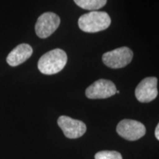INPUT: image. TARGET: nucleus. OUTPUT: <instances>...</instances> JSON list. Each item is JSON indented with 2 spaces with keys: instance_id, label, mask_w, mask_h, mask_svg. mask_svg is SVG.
<instances>
[{
  "instance_id": "obj_11",
  "label": "nucleus",
  "mask_w": 159,
  "mask_h": 159,
  "mask_svg": "<svg viewBox=\"0 0 159 159\" xmlns=\"http://www.w3.org/2000/svg\"><path fill=\"white\" fill-rule=\"evenodd\" d=\"M95 159H122V155L116 151H100L97 152L94 156Z\"/></svg>"
},
{
  "instance_id": "obj_6",
  "label": "nucleus",
  "mask_w": 159,
  "mask_h": 159,
  "mask_svg": "<svg viewBox=\"0 0 159 159\" xmlns=\"http://www.w3.org/2000/svg\"><path fill=\"white\" fill-rule=\"evenodd\" d=\"M116 92V87L112 81L99 79L86 89L85 96L91 99H106L114 96Z\"/></svg>"
},
{
  "instance_id": "obj_4",
  "label": "nucleus",
  "mask_w": 159,
  "mask_h": 159,
  "mask_svg": "<svg viewBox=\"0 0 159 159\" xmlns=\"http://www.w3.org/2000/svg\"><path fill=\"white\" fill-rule=\"evenodd\" d=\"M116 132L123 139L136 141L146 134V128L142 122L133 119H123L116 127Z\"/></svg>"
},
{
  "instance_id": "obj_1",
  "label": "nucleus",
  "mask_w": 159,
  "mask_h": 159,
  "mask_svg": "<svg viewBox=\"0 0 159 159\" xmlns=\"http://www.w3.org/2000/svg\"><path fill=\"white\" fill-rule=\"evenodd\" d=\"M67 63V55L61 49H55L43 55L38 62L39 70L43 75L57 74L64 68Z\"/></svg>"
},
{
  "instance_id": "obj_5",
  "label": "nucleus",
  "mask_w": 159,
  "mask_h": 159,
  "mask_svg": "<svg viewBox=\"0 0 159 159\" xmlns=\"http://www.w3.org/2000/svg\"><path fill=\"white\" fill-rule=\"evenodd\" d=\"M61 24V19L52 12L43 13L37 19L35 26V33L40 39H47L54 33Z\"/></svg>"
},
{
  "instance_id": "obj_7",
  "label": "nucleus",
  "mask_w": 159,
  "mask_h": 159,
  "mask_svg": "<svg viewBox=\"0 0 159 159\" xmlns=\"http://www.w3.org/2000/svg\"><path fill=\"white\" fill-rule=\"evenodd\" d=\"M158 79L155 77H149L143 79L135 90L136 99L140 102H150L158 96Z\"/></svg>"
},
{
  "instance_id": "obj_3",
  "label": "nucleus",
  "mask_w": 159,
  "mask_h": 159,
  "mask_svg": "<svg viewBox=\"0 0 159 159\" xmlns=\"http://www.w3.org/2000/svg\"><path fill=\"white\" fill-rule=\"evenodd\" d=\"M134 52L130 48L122 47L105 52L102 55L104 64L111 69H121L131 62Z\"/></svg>"
},
{
  "instance_id": "obj_2",
  "label": "nucleus",
  "mask_w": 159,
  "mask_h": 159,
  "mask_svg": "<svg viewBox=\"0 0 159 159\" xmlns=\"http://www.w3.org/2000/svg\"><path fill=\"white\" fill-rule=\"evenodd\" d=\"M111 23L110 16L104 11H91L82 15L78 19L80 29L89 33L105 30L109 27Z\"/></svg>"
},
{
  "instance_id": "obj_8",
  "label": "nucleus",
  "mask_w": 159,
  "mask_h": 159,
  "mask_svg": "<svg viewBox=\"0 0 159 159\" xmlns=\"http://www.w3.org/2000/svg\"><path fill=\"white\" fill-rule=\"evenodd\" d=\"M57 125L68 139L80 138L86 131V125L84 122L67 116H60L57 119Z\"/></svg>"
},
{
  "instance_id": "obj_9",
  "label": "nucleus",
  "mask_w": 159,
  "mask_h": 159,
  "mask_svg": "<svg viewBox=\"0 0 159 159\" xmlns=\"http://www.w3.org/2000/svg\"><path fill=\"white\" fill-rule=\"evenodd\" d=\"M33 48L27 43H21L12 50L7 57V62L11 66H17L33 55Z\"/></svg>"
},
{
  "instance_id": "obj_10",
  "label": "nucleus",
  "mask_w": 159,
  "mask_h": 159,
  "mask_svg": "<svg viewBox=\"0 0 159 159\" xmlns=\"http://www.w3.org/2000/svg\"><path fill=\"white\" fill-rule=\"evenodd\" d=\"M74 2L82 9L94 11L104 7L107 0H74Z\"/></svg>"
},
{
  "instance_id": "obj_12",
  "label": "nucleus",
  "mask_w": 159,
  "mask_h": 159,
  "mask_svg": "<svg viewBox=\"0 0 159 159\" xmlns=\"http://www.w3.org/2000/svg\"><path fill=\"white\" fill-rule=\"evenodd\" d=\"M158 130H159V125L158 124V125H157V126H156V130H155V136H156V139H158V140L159 139V134H158Z\"/></svg>"
}]
</instances>
